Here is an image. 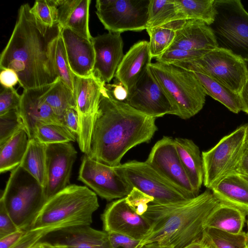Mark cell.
I'll return each instance as SVG.
<instances>
[{
  "mask_svg": "<svg viewBox=\"0 0 248 248\" xmlns=\"http://www.w3.org/2000/svg\"><path fill=\"white\" fill-rule=\"evenodd\" d=\"M247 216L245 211L220 202L208 217L204 227L239 233L243 232Z\"/></svg>",
  "mask_w": 248,
  "mask_h": 248,
  "instance_id": "27",
  "label": "cell"
},
{
  "mask_svg": "<svg viewBox=\"0 0 248 248\" xmlns=\"http://www.w3.org/2000/svg\"><path fill=\"white\" fill-rule=\"evenodd\" d=\"M62 121L63 125L70 130L77 138L79 132L78 115L74 108H69L63 113Z\"/></svg>",
  "mask_w": 248,
  "mask_h": 248,
  "instance_id": "46",
  "label": "cell"
},
{
  "mask_svg": "<svg viewBox=\"0 0 248 248\" xmlns=\"http://www.w3.org/2000/svg\"><path fill=\"white\" fill-rule=\"evenodd\" d=\"M125 200L135 213L139 215H143L148 209V204L153 202L154 199L138 188L133 187L131 192L125 197Z\"/></svg>",
  "mask_w": 248,
  "mask_h": 248,
  "instance_id": "41",
  "label": "cell"
},
{
  "mask_svg": "<svg viewBox=\"0 0 248 248\" xmlns=\"http://www.w3.org/2000/svg\"><path fill=\"white\" fill-rule=\"evenodd\" d=\"M24 127L18 109L0 116V146Z\"/></svg>",
  "mask_w": 248,
  "mask_h": 248,
  "instance_id": "39",
  "label": "cell"
},
{
  "mask_svg": "<svg viewBox=\"0 0 248 248\" xmlns=\"http://www.w3.org/2000/svg\"><path fill=\"white\" fill-rule=\"evenodd\" d=\"M176 150L185 172L196 193L203 182V170L202 155L198 146L191 140L174 139Z\"/></svg>",
  "mask_w": 248,
  "mask_h": 248,
  "instance_id": "26",
  "label": "cell"
},
{
  "mask_svg": "<svg viewBox=\"0 0 248 248\" xmlns=\"http://www.w3.org/2000/svg\"><path fill=\"white\" fill-rule=\"evenodd\" d=\"M149 65L128 91L125 102L140 112L155 118L166 114L174 115L170 99L153 75Z\"/></svg>",
  "mask_w": 248,
  "mask_h": 248,
  "instance_id": "14",
  "label": "cell"
},
{
  "mask_svg": "<svg viewBox=\"0 0 248 248\" xmlns=\"http://www.w3.org/2000/svg\"><path fill=\"white\" fill-rule=\"evenodd\" d=\"M34 139L46 144L71 142L77 137L63 125L48 124L39 125L35 131Z\"/></svg>",
  "mask_w": 248,
  "mask_h": 248,
  "instance_id": "36",
  "label": "cell"
},
{
  "mask_svg": "<svg viewBox=\"0 0 248 248\" xmlns=\"http://www.w3.org/2000/svg\"><path fill=\"white\" fill-rule=\"evenodd\" d=\"M43 87L24 90L21 95L18 110L30 139H34L35 129L39 125L48 124L63 125L61 118L43 98Z\"/></svg>",
  "mask_w": 248,
  "mask_h": 248,
  "instance_id": "20",
  "label": "cell"
},
{
  "mask_svg": "<svg viewBox=\"0 0 248 248\" xmlns=\"http://www.w3.org/2000/svg\"><path fill=\"white\" fill-rule=\"evenodd\" d=\"M149 67L170 99L174 115L186 120L202 110L207 94L192 71L157 62Z\"/></svg>",
  "mask_w": 248,
  "mask_h": 248,
  "instance_id": "5",
  "label": "cell"
},
{
  "mask_svg": "<svg viewBox=\"0 0 248 248\" xmlns=\"http://www.w3.org/2000/svg\"><path fill=\"white\" fill-rule=\"evenodd\" d=\"M150 0H97L96 14L108 32L146 29Z\"/></svg>",
  "mask_w": 248,
  "mask_h": 248,
  "instance_id": "11",
  "label": "cell"
},
{
  "mask_svg": "<svg viewBox=\"0 0 248 248\" xmlns=\"http://www.w3.org/2000/svg\"><path fill=\"white\" fill-rule=\"evenodd\" d=\"M141 248H171L169 247L164 246L161 245L156 243H153L150 244H148L144 246H143Z\"/></svg>",
  "mask_w": 248,
  "mask_h": 248,
  "instance_id": "53",
  "label": "cell"
},
{
  "mask_svg": "<svg viewBox=\"0 0 248 248\" xmlns=\"http://www.w3.org/2000/svg\"><path fill=\"white\" fill-rule=\"evenodd\" d=\"M42 97L61 119L67 109L72 108L77 110L74 92L60 78L43 87Z\"/></svg>",
  "mask_w": 248,
  "mask_h": 248,
  "instance_id": "30",
  "label": "cell"
},
{
  "mask_svg": "<svg viewBox=\"0 0 248 248\" xmlns=\"http://www.w3.org/2000/svg\"><path fill=\"white\" fill-rule=\"evenodd\" d=\"M70 69L78 77L93 76L95 51L92 40H88L62 28L61 32Z\"/></svg>",
  "mask_w": 248,
  "mask_h": 248,
  "instance_id": "22",
  "label": "cell"
},
{
  "mask_svg": "<svg viewBox=\"0 0 248 248\" xmlns=\"http://www.w3.org/2000/svg\"><path fill=\"white\" fill-rule=\"evenodd\" d=\"M155 119L114 99L104 86L87 155L111 167L119 166L129 150L150 141L157 130Z\"/></svg>",
  "mask_w": 248,
  "mask_h": 248,
  "instance_id": "2",
  "label": "cell"
},
{
  "mask_svg": "<svg viewBox=\"0 0 248 248\" xmlns=\"http://www.w3.org/2000/svg\"><path fill=\"white\" fill-rule=\"evenodd\" d=\"M115 168L131 186L154 198L152 202L169 203L189 199L146 161H130Z\"/></svg>",
  "mask_w": 248,
  "mask_h": 248,
  "instance_id": "10",
  "label": "cell"
},
{
  "mask_svg": "<svg viewBox=\"0 0 248 248\" xmlns=\"http://www.w3.org/2000/svg\"><path fill=\"white\" fill-rule=\"evenodd\" d=\"M219 203L209 189L181 202H150L143 216L148 221L150 230L137 248L153 243L171 248H185L202 238L205 221Z\"/></svg>",
  "mask_w": 248,
  "mask_h": 248,
  "instance_id": "3",
  "label": "cell"
},
{
  "mask_svg": "<svg viewBox=\"0 0 248 248\" xmlns=\"http://www.w3.org/2000/svg\"><path fill=\"white\" fill-rule=\"evenodd\" d=\"M39 243L55 248H113L108 232L80 225L63 228L46 233Z\"/></svg>",
  "mask_w": 248,
  "mask_h": 248,
  "instance_id": "18",
  "label": "cell"
},
{
  "mask_svg": "<svg viewBox=\"0 0 248 248\" xmlns=\"http://www.w3.org/2000/svg\"><path fill=\"white\" fill-rule=\"evenodd\" d=\"M202 237L211 248H248L247 233H232L213 228H205Z\"/></svg>",
  "mask_w": 248,
  "mask_h": 248,
  "instance_id": "35",
  "label": "cell"
},
{
  "mask_svg": "<svg viewBox=\"0 0 248 248\" xmlns=\"http://www.w3.org/2000/svg\"><path fill=\"white\" fill-rule=\"evenodd\" d=\"M182 21L146 29L150 37L149 47L152 58H156L166 51L172 44L176 31Z\"/></svg>",
  "mask_w": 248,
  "mask_h": 248,
  "instance_id": "33",
  "label": "cell"
},
{
  "mask_svg": "<svg viewBox=\"0 0 248 248\" xmlns=\"http://www.w3.org/2000/svg\"><path fill=\"white\" fill-rule=\"evenodd\" d=\"M176 21L180 20L175 0H150L146 29Z\"/></svg>",
  "mask_w": 248,
  "mask_h": 248,
  "instance_id": "34",
  "label": "cell"
},
{
  "mask_svg": "<svg viewBox=\"0 0 248 248\" xmlns=\"http://www.w3.org/2000/svg\"><path fill=\"white\" fill-rule=\"evenodd\" d=\"M56 65L59 78L74 92V74L69 65L62 34L56 46Z\"/></svg>",
  "mask_w": 248,
  "mask_h": 248,
  "instance_id": "38",
  "label": "cell"
},
{
  "mask_svg": "<svg viewBox=\"0 0 248 248\" xmlns=\"http://www.w3.org/2000/svg\"><path fill=\"white\" fill-rule=\"evenodd\" d=\"M216 16L209 26L218 47L248 60V12L239 0H215Z\"/></svg>",
  "mask_w": 248,
  "mask_h": 248,
  "instance_id": "7",
  "label": "cell"
},
{
  "mask_svg": "<svg viewBox=\"0 0 248 248\" xmlns=\"http://www.w3.org/2000/svg\"><path fill=\"white\" fill-rule=\"evenodd\" d=\"M179 20H199L210 26L214 21L215 0H175Z\"/></svg>",
  "mask_w": 248,
  "mask_h": 248,
  "instance_id": "32",
  "label": "cell"
},
{
  "mask_svg": "<svg viewBox=\"0 0 248 248\" xmlns=\"http://www.w3.org/2000/svg\"><path fill=\"white\" fill-rule=\"evenodd\" d=\"M19 230L0 200V238Z\"/></svg>",
  "mask_w": 248,
  "mask_h": 248,
  "instance_id": "44",
  "label": "cell"
},
{
  "mask_svg": "<svg viewBox=\"0 0 248 248\" xmlns=\"http://www.w3.org/2000/svg\"><path fill=\"white\" fill-rule=\"evenodd\" d=\"M46 144L30 139L20 166L45 188L46 183Z\"/></svg>",
  "mask_w": 248,
  "mask_h": 248,
  "instance_id": "31",
  "label": "cell"
},
{
  "mask_svg": "<svg viewBox=\"0 0 248 248\" xmlns=\"http://www.w3.org/2000/svg\"><path fill=\"white\" fill-rule=\"evenodd\" d=\"M0 200L18 229L28 231L47 199L44 187L19 165L11 171Z\"/></svg>",
  "mask_w": 248,
  "mask_h": 248,
  "instance_id": "6",
  "label": "cell"
},
{
  "mask_svg": "<svg viewBox=\"0 0 248 248\" xmlns=\"http://www.w3.org/2000/svg\"><path fill=\"white\" fill-rule=\"evenodd\" d=\"M21 97V95L13 87L2 86L0 93V116L18 109Z\"/></svg>",
  "mask_w": 248,
  "mask_h": 248,
  "instance_id": "42",
  "label": "cell"
},
{
  "mask_svg": "<svg viewBox=\"0 0 248 248\" xmlns=\"http://www.w3.org/2000/svg\"><path fill=\"white\" fill-rule=\"evenodd\" d=\"M77 151L71 142L47 144L46 148V183L47 200L69 185Z\"/></svg>",
  "mask_w": 248,
  "mask_h": 248,
  "instance_id": "16",
  "label": "cell"
},
{
  "mask_svg": "<svg viewBox=\"0 0 248 248\" xmlns=\"http://www.w3.org/2000/svg\"><path fill=\"white\" fill-rule=\"evenodd\" d=\"M45 248H53V247H46Z\"/></svg>",
  "mask_w": 248,
  "mask_h": 248,
  "instance_id": "58",
  "label": "cell"
},
{
  "mask_svg": "<svg viewBox=\"0 0 248 248\" xmlns=\"http://www.w3.org/2000/svg\"><path fill=\"white\" fill-rule=\"evenodd\" d=\"M211 191L220 202L232 205L248 212V180L236 173H232L218 183Z\"/></svg>",
  "mask_w": 248,
  "mask_h": 248,
  "instance_id": "25",
  "label": "cell"
},
{
  "mask_svg": "<svg viewBox=\"0 0 248 248\" xmlns=\"http://www.w3.org/2000/svg\"><path fill=\"white\" fill-rule=\"evenodd\" d=\"M78 179L108 201L125 198L133 188L114 167L101 163L85 154Z\"/></svg>",
  "mask_w": 248,
  "mask_h": 248,
  "instance_id": "13",
  "label": "cell"
},
{
  "mask_svg": "<svg viewBox=\"0 0 248 248\" xmlns=\"http://www.w3.org/2000/svg\"><path fill=\"white\" fill-rule=\"evenodd\" d=\"M113 248H137L140 240L115 232H108Z\"/></svg>",
  "mask_w": 248,
  "mask_h": 248,
  "instance_id": "45",
  "label": "cell"
},
{
  "mask_svg": "<svg viewBox=\"0 0 248 248\" xmlns=\"http://www.w3.org/2000/svg\"><path fill=\"white\" fill-rule=\"evenodd\" d=\"M236 172L248 177V149L246 148Z\"/></svg>",
  "mask_w": 248,
  "mask_h": 248,
  "instance_id": "50",
  "label": "cell"
},
{
  "mask_svg": "<svg viewBox=\"0 0 248 248\" xmlns=\"http://www.w3.org/2000/svg\"><path fill=\"white\" fill-rule=\"evenodd\" d=\"M104 231L123 234L141 240L150 230L147 219L135 213L126 203L125 198L107 206L101 215Z\"/></svg>",
  "mask_w": 248,
  "mask_h": 248,
  "instance_id": "17",
  "label": "cell"
},
{
  "mask_svg": "<svg viewBox=\"0 0 248 248\" xmlns=\"http://www.w3.org/2000/svg\"><path fill=\"white\" fill-rule=\"evenodd\" d=\"M246 149H248V131H247V141H246Z\"/></svg>",
  "mask_w": 248,
  "mask_h": 248,
  "instance_id": "55",
  "label": "cell"
},
{
  "mask_svg": "<svg viewBox=\"0 0 248 248\" xmlns=\"http://www.w3.org/2000/svg\"><path fill=\"white\" fill-rule=\"evenodd\" d=\"M246 64L248 72V60H244Z\"/></svg>",
  "mask_w": 248,
  "mask_h": 248,
  "instance_id": "57",
  "label": "cell"
},
{
  "mask_svg": "<svg viewBox=\"0 0 248 248\" xmlns=\"http://www.w3.org/2000/svg\"><path fill=\"white\" fill-rule=\"evenodd\" d=\"M104 85L94 75L80 77L74 74V93L79 122L77 141L85 155L89 152L94 122Z\"/></svg>",
  "mask_w": 248,
  "mask_h": 248,
  "instance_id": "12",
  "label": "cell"
},
{
  "mask_svg": "<svg viewBox=\"0 0 248 248\" xmlns=\"http://www.w3.org/2000/svg\"><path fill=\"white\" fill-rule=\"evenodd\" d=\"M185 248H211L204 239L202 238Z\"/></svg>",
  "mask_w": 248,
  "mask_h": 248,
  "instance_id": "52",
  "label": "cell"
},
{
  "mask_svg": "<svg viewBox=\"0 0 248 248\" xmlns=\"http://www.w3.org/2000/svg\"><path fill=\"white\" fill-rule=\"evenodd\" d=\"M248 124L223 137L202 153L204 186L211 189L228 175L236 172L246 149Z\"/></svg>",
  "mask_w": 248,
  "mask_h": 248,
  "instance_id": "8",
  "label": "cell"
},
{
  "mask_svg": "<svg viewBox=\"0 0 248 248\" xmlns=\"http://www.w3.org/2000/svg\"><path fill=\"white\" fill-rule=\"evenodd\" d=\"M203 88L207 95L219 102L234 113L242 111L240 95L210 77L198 71H192Z\"/></svg>",
  "mask_w": 248,
  "mask_h": 248,
  "instance_id": "29",
  "label": "cell"
},
{
  "mask_svg": "<svg viewBox=\"0 0 248 248\" xmlns=\"http://www.w3.org/2000/svg\"><path fill=\"white\" fill-rule=\"evenodd\" d=\"M145 161L189 199L198 195L183 167L172 138L164 136L158 140Z\"/></svg>",
  "mask_w": 248,
  "mask_h": 248,
  "instance_id": "15",
  "label": "cell"
},
{
  "mask_svg": "<svg viewBox=\"0 0 248 248\" xmlns=\"http://www.w3.org/2000/svg\"><path fill=\"white\" fill-rule=\"evenodd\" d=\"M217 47L215 35L209 25L201 21L188 20L182 21L167 50L178 49L208 52Z\"/></svg>",
  "mask_w": 248,
  "mask_h": 248,
  "instance_id": "21",
  "label": "cell"
},
{
  "mask_svg": "<svg viewBox=\"0 0 248 248\" xmlns=\"http://www.w3.org/2000/svg\"><path fill=\"white\" fill-rule=\"evenodd\" d=\"M0 81L2 86L4 87H13L18 82V78L16 72L11 69L1 70Z\"/></svg>",
  "mask_w": 248,
  "mask_h": 248,
  "instance_id": "48",
  "label": "cell"
},
{
  "mask_svg": "<svg viewBox=\"0 0 248 248\" xmlns=\"http://www.w3.org/2000/svg\"><path fill=\"white\" fill-rule=\"evenodd\" d=\"M95 51L93 74L103 84L115 77L124 56V43L121 33L108 32L93 37Z\"/></svg>",
  "mask_w": 248,
  "mask_h": 248,
  "instance_id": "19",
  "label": "cell"
},
{
  "mask_svg": "<svg viewBox=\"0 0 248 248\" xmlns=\"http://www.w3.org/2000/svg\"><path fill=\"white\" fill-rule=\"evenodd\" d=\"M104 86L107 93L116 100L125 102L127 99L128 92L121 82L116 81L112 84H105Z\"/></svg>",
  "mask_w": 248,
  "mask_h": 248,
  "instance_id": "47",
  "label": "cell"
},
{
  "mask_svg": "<svg viewBox=\"0 0 248 248\" xmlns=\"http://www.w3.org/2000/svg\"><path fill=\"white\" fill-rule=\"evenodd\" d=\"M247 216H248L247 225H248V212L247 213ZM246 233H247V247L248 248V231Z\"/></svg>",
  "mask_w": 248,
  "mask_h": 248,
  "instance_id": "56",
  "label": "cell"
},
{
  "mask_svg": "<svg viewBox=\"0 0 248 248\" xmlns=\"http://www.w3.org/2000/svg\"><path fill=\"white\" fill-rule=\"evenodd\" d=\"M173 64L206 74L238 94L248 77L245 61L231 51L218 47L196 60Z\"/></svg>",
  "mask_w": 248,
  "mask_h": 248,
  "instance_id": "9",
  "label": "cell"
},
{
  "mask_svg": "<svg viewBox=\"0 0 248 248\" xmlns=\"http://www.w3.org/2000/svg\"><path fill=\"white\" fill-rule=\"evenodd\" d=\"M90 0H57L58 23L62 28L92 40L89 27Z\"/></svg>",
  "mask_w": 248,
  "mask_h": 248,
  "instance_id": "24",
  "label": "cell"
},
{
  "mask_svg": "<svg viewBox=\"0 0 248 248\" xmlns=\"http://www.w3.org/2000/svg\"><path fill=\"white\" fill-rule=\"evenodd\" d=\"M242 111L248 114V77L246 82L239 93Z\"/></svg>",
  "mask_w": 248,
  "mask_h": 248,
  "instance_id": "51",
  "label": "cell"
},
{
  "mask_svg": "<svg viewBox=\"0 0 248 248\" xmlns=\"http://www.w3.org/2000/svg\"><path fill=\"white\" fill-rule=\"evenodd\" d=\"M62 27H48L31 12L28 3L19 8L12 33L0 56L1 70L17 74L24 90L52 84L59 78L56 65V49Z\"/></svg>",
  "mask_w": 248,
  "mask_h": 248,
  "instance_id": "1",
  "label": "cell"
},
{
  "mask_svg": "<svg viewBox=\"0 0 248 248\" xmlns=\"http://www.w3.org/2000/svg\"><path fill=\"white\" fill-rule=\"evenodd\" d=\"M99 206L96 194L88 187L69 185L47 200L31 230L90 225Z\"/></svg>",
  "mask_w": 248,
  "mask_h": 248,
  "instance_id": "4",
  "label": "cell"
},
{
  "mask_svg": "<svg viewBox=\"0 0 248 248\" xmlns=\"http://www.w3.org/2000/svg\"><path fill=\"white\" fill-rule=\"evenodd\" d=\"M32 248H42V245H41V244L40 243L38 242Z\"/></svg>",
  "mask_w": 248,
  "mask_h": 248,
  "instance_id": "54",
  "label": "cell"
},
{
  "mask_svg": "<svg viewBox=\"0 0 248 248\" xmlns=\"http://www.w3.org/2000/svg\"><path fill=\"white\" fill-rule=\"evenodd\" d=\"M30 140L28 133L23 127L0 146V173L11 171L20 165Z\"/></svg>",
  "mask_w": 248,
  "mask_h": 248,
  "instance_id": "28",
  "label": "cell"
},
{
  "mask_svg": "<svg viewBox=\"0 0 248 248\" xmlns=\"http://www.w3.org/2000/svg\"><path fill=\"white\" fill-rule=\"evenodd\" d=\"M49 229H34L28 231L20 240L11 248H32L47 232Z\"/></svg>",
  "mask_w": 248,
  "mask_h": 248,
  "instance_id": "43",
  "label": "cell"
},
{
  "mask_svg": "<svg viewBox=\"0 0 248 248\" xmlns=\"http://www.w3.org/2000/svg\"><path fill=\"white\" fill-rule=\"evenodd\" d=\"M244 177H245L246 179H247L248 180V177H245L244 176Z\"/></svg>",
  "mask_w": 248,
  "mask_h": 248,
  "instance_id": "59",
  "label": "cell"
},
{
  "mask_svg": "<svg viewBox=\"0 0 248 248\" xmlns=\"http://www.w3.org/2000/svg\"><path fill=\"white\" fill-rule=\"evenodd\" d=\"M149 42L140 41L124 55L115 73L116 80L122 83L128 92L152 63Z\"/></svg>",
  "mask_w": 248,
  "mask_h": 248,
  "instance_id": "23",
  "label": "cell"
},
{
  "mask_svg": "<svg viewBox=\"0 0 248 248\" xmlns=\"http://www.w3.org/2000/svg\"><path fill=\"white\" fill-rule=\"evenodd\" d=\"M31 12L43 24L53 27L58 23L57 0H36Z\"/></svg>",
  "mask_w": 248,
  "mask_h": 248,
  "instance_id": "37",
  "label": "cell"
},
{
  "mask_svg": "<svg viewBox=\"0 0 248 248\" xmlns=\"http://www.w3.org/2000/svg\"><path fill=\"white\" fill-rule=\"evenodd\" d=\"M27 231L19 230L0 238V248H11L24 235Z\"/></svg>",
  "mask_w": 248,
  "mask_h": 248,
  "instance_id": "49",
  "label": "cell"
},
{
  "mask_svg": "<svg viewBox=\"0 0 248 248\" xmlns=\"http://www.w3.org/2000/svg\"><path fill=\"white\" fill-rule=\"evenodd\" d=\"M206 53L207 52L178 49H172L167 50L155 58V60L157 62L173 64L196 60Z\"/></svg>",
  "mask_w": 248,
  "mask_h": 248,
  "instance_id": "40",
  "label": "cell"
}]
</instances>
